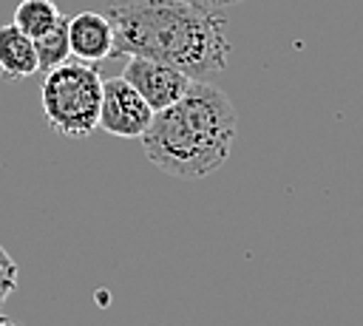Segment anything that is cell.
I'll list each match as a JSON object with an SVG mask.
<instances>
[{
  "instance_id": "1",
  "label": "cell",
  "mask_w": 363,
  "mask_h": 326,
  "mask_svg": "<svg viewBox=\"0 0 363 326\" xmlns=\"http://www.w3.org/2000/svg\"><path fill=\"white\" fill-rule=\"evenodd\" d=\"M111 57H147L207 79L227 68L230 37L218 6L201 0H108Z\"/></svg>"
},
{
  "instance_id": "2",
  "label": "cell",
  "mask_w": 363,
  "mask_h": 326,
  "mask_svg": "<svg viewBox=\"0 0 363 326\" xmlns=\"http://www.w3.org/2000/svg\"><path fill=\"white\" fill-rule=\"evenodd\" d=\"M235 130L238 116L230 96L207 79H196L182 99L153 113L142 147L162 173L193 181L227 162Z\"/></svg>"
},
{
  "instance_id": "3",
  "label": "cell",
  "mask_w": 363,
  "mask_h": 326,
  "mask_svg": "<svg viewBox=\"0 0 363 326\" xmlns=\"http://www.w3.org/2000/svg\"><path fill=\"white\" fill-rule=\"evenodd\" d=\"M40 99L45 122L54 133L65 139H85L99 128L102 77L91 62L65 60L62 65L45 71Z\"/></svg>"
},
{
  "instance_id": "4",
  "label": "cell",
  "mask_w": 363,
  "mask_h": 326,
  "mask_svg": "<svg viewBox=\"0 0 363 326\" xmlns=\"http://www.w3.org/2000/svg\"><path fill=\"white\" fill-rule=\"evenodd\" d=\"M153 108L142 99V94L122 77L102 79V102H99V128L119 139H142L153 119Z\"/></svg>"
},
{
  "instance_id": "5",
  "label": "cell",
  "mask_w": 363,
  "mask_h": 326,
  "mask_svg": "<svg viewBox=\"0 0 363 326\" xmlns=\"http://www.w3.org/2000/svg\"><path fill=\"white\" fill-rule=\"evenodd\" d=\"M122 79H128L153 111H162V108L173 105L196 82L184 71H179L167 62H159V60H147V57H128Z\"/></svg>"
},
{
  "instance_id": "6",
  "label": "cell",
  "mask_w": 363,
  "mask_h": 326,
  "mask_svg": "<svg viewBox=\"0 0 363 326\" xmlns=\"http://www.w3.org/2000/svg\"><path fill=\"white\" fill-rule=\"evenodd\" d=\"M68 43H71L74 60L102 62L113 54V26L105 14L79 11L68 17Z\"/></svg>"
},
{
  "instance_id": "7",
  "label": "cell",
  "mask_w": 363,
  "mask_h": 326,
  "mask_svg": "<svg viewBox=\"0 0 363 326\" xmlns=\"http://www.w3.org/2000/svg\"><path fill=\"white\" fill-rule=\"evenodd\" d=\"M40 71L34 40L14 23L0 26V74L6 79H26Z\"/></svg>"
},
{
  "instance_id": "8",
  "label": "cell",
  "mask_w": 363,
  "mask_h": 326,
  "mask_svg": "<svg viewBox=\"0 0 363 326\" xmlns=\"http://www.w3.org/2000/svg\"><path fill=\"white\" fill-rule=\"evenodd\" d=\"M62 17V11L57 9L54 0H20L14 9V26L20 31H26L31 40L43 37L48 28L57 26V20Z\"/></svg>"
},
{
  "instance_id": "9",
  "label": "cell",
  "mask_w": 363,
  "mask_h": 326,
  "mask_svg": "<svg viewBox=\"0 0 363 326\" xmlns=\"http://www.w3.org/2000/svg\"><path fill=\"white\" fill-rule=\"evenodd\" d=\"M34 48H37V62H40V71H51L57 65H62L65 60H71V43H68V17L62 14L57 20L54 28H48L43 37L34 40Z\"/></svg>"
},
{
  "instance_id": "10",
  "label": "cell",
  "mask_w": 363,
  "mask_h": 326,
  "mask_svg": "<svg viewBox=\"0 0 363 326\" xmlns=\"http://www.w3.org/2000/svg\"><path fill=\"white\" fill-rule=\"evenodd\" d=\"M17 286V264L14 258L0 247V303L14 292Z\"/></svg>"
},
{
  "instance_id": "11",
  "label": "cell",
  "mask_w": 363,
  "mask_h": 326,
  "mask_svg": "<svg viewBox=\"0 0 363 326\" xmlns=\"http://www.w3.org/2000/svg\"><path fill=\"white\" fill-rule=\"evenodd\" d=\"M201 3H210V6H233V3H241V0H201Z\"/></svg>"
},
{
  "instance_id": "12",
  "label": "cell",
  "mask_w": 363,
  "mask_h": 326,
  "mask_svg": "<svg viewBox=\"0 0 363 326\" xmlns=\"http://www.w3.org/2000/svg\"><path fill=\"white\" fill-rule=\"evenodd\" d=\"M0 326H20V323L11 320V317H6V315H0Z\"/></svg>"
}]
</instances>
